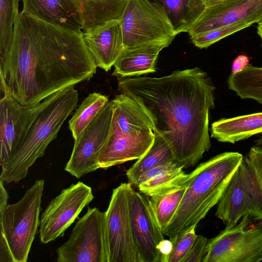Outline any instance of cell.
Returning <instances> with one entry per match:
<instances>
[{
	"mask_svg": "<svg viewBox=\"0 0 262 262\" xmlns=\"http://www.w3.org/2000/svg\"><path fill=\"white\" fill-rule=\"evenodd\" d=\"M0 262H14L10 248L4 235L0 233Z\"/></svg>",
	"mask_w": 262,
	"mask_h": 262,
	"instance_id": "32",
	"label": "cell"
},
{
	"mask_svg": "<svg viewBox=\"0 0 262 262\" xmlns=\"http://www.w3.org/2000/svg\"><path fill=\"white\" fill-rule=\"evenodd\" d=\"M250 26L246 24L229 25L211 30L190 37L192 42L200 49L206 48L223 38Z\"/></svg>",
	"mask_w": 262,
	"mask_h": 262,
	"instance_id": "29",
	"label": "cell"
},
{
	"mask_svg": "<svg viewBox=\"0 0 262 262\" xmlns=\"http://www.w3.org/2000/svg\"><path fill=\"white\" fill-rule=\"evenodd\" d=\"M111 101L112 124L99 157L102 169L140 159L152 146L155 136L151 119L133 98L121 93Z\"/></svg>",
	"mask_w": 262,
	"mask_h": 262,
	"instance_id": "5",
	"label": "cell"
},
{
	"mask_svg": "<svg viewBox=\"0 0 262 262\" xmlns=\"http://www.w3.org/2000/svg\"><path fill=\"white\" fill-rule=\"evenodd\" d=\"M162 5L177 33H188L206 9L203 0H154Z\"/></svg>",
	"mask_w": 262,
	"mask_h": 262,
	"instance_id": "23",
	"label": "cell"
},
{
	"mask_svg": "<svg viewBox=\"0 0 262 262\" xmlns=\"http://www.w3.org/2000/svg\"><path fill=\"white\" fill-rule=\"evenodd\" d=\"M262 133V112L222 118L211 127V137L219 142L234 144Z\"/></svg>",
	"mask_w": 262,
	"mask_h": 262,
	"instance_id": "20",
	"label": "cell"
},
{
	"mask_svg": "<svg viewBox=\"0 0 262 262\" xmlns=\"http://www.w3.org/2000/svg\"><path fill=\"white\" fill-rule=\"evenodd\" d=\"M56 252L58 262H109L105 212L88 208Z\"/></svg>",
	"mask_w": 262,
	"mask_h": 262,
	"instance_id": "8",
	"label": "cell"
},
{
	"mask_svg": "<svg viewBox=\"0 0 262 262\" xmlns=\"http://www.w3.org/2000/svg\"><path fill=\"white\" fill-rule=\"evenodd\" d=\"M174 38L149 41L124 49L114 64L113 75L124 78L155 72L160 52Z\"/></svg>",
	"mask_w": 262,
	"mask_h": 262,
	"instance_id": "18",
	"label": "cell"
},
{
	"mask_svg": "<svg viewBox=\"0 0 262 262\" xmlns=\"http://www.w3.org/2000/svg\"><path fill=\"white\" fill-rule=\"evenodd\" d=\"M243 158L238 152H224L201 163L188 174L185 193L163 234L171 239L195 228L217 204Z\"/></svg>",
	"mask_w": 262,
	"mask_h": 262,
	"instance_id": "4",
	"label": "cell"
},
{
	"mask_svg": "<svg viewBox=\"0 0 262 262\" xmlns=\"http://www.w3.org/2000/svg\"><path fill=\"white\" fill-rule=\"evenodd\" d=\"M261 136L255 140L256 145L262 146V133L260 134Z\"/></svg>",
	"mask_w": 262,
	"mask_h": 262,
	"instance_id": "38",
	"label": "cell"
},
{
	"mask_svg": "<svg viewBox=\"0 0 262 262\" xmlns=\"http://www.w3.org/2000/svg\"><path fill=\"white\" fill-rule=\"evenodd\" d=\"M113 115L111 101L74 140L71 156L64 168L66 171L79 179L100 168L99 157L110 133Z\"/></svg>",
	"mask_w": 262,
	"mask_h": 262,
	"instance_id": "13",
	"label": "cell"
},
{
	"mask_svg": "<svg viewBox=\"0 0 262 262\" xmlns=\"http://www.w3.org/2000/svg\"><path fill=\"white\" fill-rule=\"evenodd\" d=\"M128 203L133 236L143 262H161L158 246L164 239V234L157 224L149 199L132 187Z\"/></svg>",
	"mask_w": 262,
	"mask_h": 262,
	"instance_id": "14",
	"label": "cell"
},
{
	"mask_svg": "<svg viewBox=\"0 0 262 262\" xmlns=\"http://www.w3.org/2000/svg\"><path fill=\"white\" fill-rule=\"evenodd\" d=\"M249 64V58L246 54H241L237 56L233 61L231 73L234 74Z\"/></svg>",
	"mask_w": 262,
	"mask_h": 262,
	"instance_id": "33",
	"label": "cell"
},
{
	"mask_svg": "<svg viewBox=\"0 0 262 262\" xmlns=\"http://www.w3.org/2000/svg\"><path fill=\"white\" fill-rule=\"evenodd\" d=\"M208 239L198 235L193 245L182 262H203L206 255Z\"/></svg>",
	"mask_w": 262,
	"mask_h": 262,
	"instance_id": "31",
	"label": "cell"
},
{
	"mask_svg": "<svg viewBox=\"0 0 262 262\" xmlns=\"http://www.w3.org/2000/svg\"><path fill=\"white\" fill-rule=\"evenodd\" d=\"M79 8L84 30L107 20L119 18L127 0H75Z\"/></svg>",
	"mask_w": 262,
	"mask_h": 262,
	"instance_id": "22",
	"label": "cell"
},
{
	"mask_svg": "<svg viewBox=\"0 0 262 262\" xmlns=\"http://www.w3.org/2000/svg\"><path fill=\"white\" fill-rule=\"evenodd\" d=\"M118 80V91L143 108L174 162L183 168L196 164L211 147L209 113L215 107V87L207 73L196 67L159 78Z\"/></svg>",
	"mask_w": 262,
	"mask_h": 262,
	"instance_id": "2",
	"label": "cell"
},
{
	"mask_svg": "<svg viewBox=\"0 0 262 262\" xmlns=\"http://www.w3.org/2000/svg\"><path fill=\"white\" fill-rule=\"evenodd\" d=\"M195 229V228H193L170 239L172 247L167 262H182L198 236Z\"/></svg>",
	"mask_w": 262,
	"mask_h": 262,
	"instance_id": "30",
	"label": "cell"
},
{
	"mask_svg": "<svg viewBox=\"0 0 262 262\" xmlns=\"http://www.w3.org/2000/svg\"><path fill=\"white\" fill-rule=\"evenodd\" d=\"M172 245L170 240L164 239L158 246L161 256V262H167L169 253L172 250Z\"/></svg>",
	"mask_w": 262,
	"mask_h": 262,
	"instance_id": "34",
	"label": "cell"
},
{
	"mask_svg": "<svg viewBox=\"0 0 262 262\" xmlns=\"http://www.w3.org/2000/svg\"><path fill=\"white\" fill-rule=\"evenodd\" d=\"M45 180H37L17 202L0 209L1 233L14 262H26L40 224Z\"/></svg>",
	"mask_w": 262,
	"mask_h": 262,
	"instance_id": "7",
	"label": "cell"
},
{
	"mask_svg": "<svg viewBox=\"0 0 262 262\" xmlns=\"http://www.w3.org/2000/svg\"><path fill=\"white\" fill-rule=\"evenodd\" d=\"M2 93L0 100V164L16 149L34 111V106L23 105L8 93Z\"/></svg>",
	"mask_w": 262,
	"mask_h": 262,
	"instance_id": "17",
	"label": "cell"
},
{
	"mask_svg": "<svg viewBox=\"0 0 262 262\" xmlns=\"http://www.w3.org/2000/svg\"><path fill=\"white\" fill-rule=\"evenodd\" d=\"M132 187L122 183L114 189L105 211L109 262H143L131 226L128 199Z\"/></svg>",
	"mask_w": 262,
	"mask_h": 262,
	"instance_id": "11",
	"label": "cell"
},
{
	"mask_svg": "<svg viewBox=\"0 0 262 262\" xmlns=\"http://www.w3.org/2000/svg\"><path fill=\"white\" fill-rule=\"evenodd\" d=\"M4 182L0 181V209H3L8 205V194L4 187Z\"/></svg>",
	"mask_w": 262,
	"mask_h": 262,
	"instance_id": "35",
	"label": "cell"
},
{
	"mask_svg": "<svg viewBox=\"0 0 262 262\" xmlns=\"http://www.w3.org/2000/svg\"><path fill=\"white\" fill-rule=\"evenodd\" d=\"M186 187L187 179L177 186L150 196V205L162 233L176 212Z\"/></svg>",
	"mask_w": 262,
	"mask_h": 262,
	"instance_id": "26",
	"label": "cell"
},
{
	"mask_svg": "<svg viewBox=\"0 0 262 262\" xmlns=\"http://www.w3.org/2000/svg\"><path fill=\"white\" fill-rule=\"evenodd\" d=\"M121 23L124 49L174 38L177 34L164 7L150 0H127Z\"/></svg>",
	"mask_w": 262,
	"mask_h": 262,
	"instance_id": "9",
	"label": "cell"
},
{
	"mask_svg": "<svg viewBox=\"0 0 262 262\" xmlns=\"http://www.w3.org/2000/svg\"><path fill=\"white\" fill-rule=\"evenodd\" d=\"M251 221L244 216L209 239L203 262L262 261V224L247 229Z\"/></svg>",
	"mask_w": 262,
	"mask_h": 262,
	"instance_id": "10",
	"label": "cell"
},
{
	"mask_svg": "<svg viewBox=\"0 0 262 262\" xmlns=\"http://www.w3.org/2000/svg\"><path fill=\"white\" fill-rule=\"evenodd\" d=\"M21 12L34 15L64 28L83 31L84 25L75 0H21Z\"/></svg>",
	"mask_w": 262,
	"mask_h": 262,
	"instance_id": "19",
	"label": "cell"
},
{
	"mask_svg": "<svg viewBox=\"0 0 262 262\" xmlns=\"http://www.w3.org/2000/svg\"><path fill=\"white\" fill-rule=\"evenodd\" d=\"M206 7H211L223 3L228 0H203Z\"/></svg>",
	"mask_w": 262,
	"mask_h": 262,
	"instance_id": "36",
	"label": "cell"
},
{
	"mask_svg": "<svg viewBox=\"0 0 262 262\" xmlns=\"http://www.w3.org/2000/svg\"><path fill=\"white\" fill-rule=\"evenodd\" d=\"M261 19L262 0H228L206 7L188 33L192 37L229 25L246 24L251 26Z\"/></svg>",
	"mask_w": 262,
	"mask_h": 262,
	"instance_id": "15",
	"label": "cell"
},
{
	"mask_svg": "<svg viewBox=\"0 0 262 262\" xmlns=\"http://www.w3.org/2000/svg\"><path fill=\"white\" fill-rule=\"evenodd\" d=\"M246 215L262 223V147L258 145L243 156L215 213L229 227Z\"/></svg>",
	"mask_w": 262,
	"mask_h": 262,
	"instance_id": "6",
	"label": "cell"
},
{
	"mask_svg": "<svg viewBox=\"0 0 262 262\" xmlns=\"http://www.w3.org/2000/svg\"><path fill=\"white\" fill-rule=\"evenodd\" d=\"M227 84L242 99H252L262 104V67L246 66L240 71L230 74Z\"/></svg>",
	"mask_w": 262,
	"mask_h": 262,
	"instance_id": "25",
	"label": "cell"
},
{
	"mask_svg": "<svg viewBox=\"0 0 262 262\" xmlns=\"http://www.w3.org/2000/svg\"><path fill=\"white\" fill-rule=\"evenodd\" d=\"M108 102V97L99 93L89 94L69 121V128L77 140L100 111Z\"/></svg>",
	"mask_w": 262,
	"mask_h": 262,
	"instance_id": "27",
	"label": "cell"
},
{
	"mask_svg": "<svg viewBox=\"0 0 262 262\" xmlns=\"http://www.w3.org/2000/svg\"><path fill=\"white\" fill-rule=\"evenodd\" d=\"M82 31L19 12L9 47L0 53L1 91L34 106L50 95L96 73Z\"/></svg>",
	"mask_w": 262,
	"mask_h": 262,
	"instance_id": "1",
	"label": "cell"
},
{
	"mask_svg": "<svg viewBox=\"0 0 262 262\" xmlns=\"http://www.w3.org/2000/svg\"><path fill=\"white\" fill-rule=\"evenodd\" d=\"M183 167L175 162L155 167L139 179L137 187L145 195L151 196L183 183L187 178Z\"/></svg>",
	"mask_w": 262,
	"mask_h": 262,
	"instance_id": "21",
	"label": "cell"
},
{
	"mask_svg": "<svg viewBox=\"0 0 262 262\" xmlns=\"http://www.w3.org/2000/svg\"><path fill=\"white\" fill-rule=\"evenodd\" d=\"M82 32L85 44L97 68L106 72L110 70L124 49L120 20H107Z\"/></svg>",
	"mask_w": 262,
	"mask_h": 262,
	"instance_id": "16",
	"label": "cell"
},
{
	"mask_svg": "<svg viewBox=\"0 0 262 262\" xmlns=\"http://www.w3.org/2000/svg\"><path fill=\"white\" fill-rule=\"evenodd\" d=\"M94 198L91 187L82 182L63 189L52 199L41 215V242L47 244L62 236Z\"/></svg>",
	"mask_w": 262,
	"mask_h": 262,
	"instance_id": "12",
	"label": "cell"
},
{
	"mask_svg": "<svg viewBox=\"0 0 262 262\" xmlns=\"http://www.w3.org/2000/svg\"><path fill=\"white\" fill-rule=\"evenodd\" d=\"M20 0H0V52L10 46Z\"/></svg>",
	"mask_w": 262,
	"mask_h": 262,
	"instance_id": "28",
	"label": "cell"
},
{
	"mask_svg": "<svg viewBox=\"0 0 262 262\" xmlns=\"http://www.w3.org/2000/svg\"><path fill=\"white\" fill-rule=\"evenodd\" d=\"M78 102V91L72 86L50 95L34 106L31 119L16 149L0 164V181L10 183L26 178L30 167L45 155L48 145L57 138Z\"/></svg>",
	"mask_w": 262,
	"mask_h": 262,
	"instance_id": "3",
	"label": "cell"
},
{
	"mask_svg": "<svg viewBox=\"0 0 262 262\" xmlns=\"http://www.w3.org/2000/svg\"><path fill=\"white\" fill-rule=\"evenodd\" d=\"M155 133V139L152 146L126 171L128 183L132 185L137 186L140 178L149 169L159 165L174 162L172 152L168 144L160 135Z\"/></svg>",
	"mask_w": 262,
	"mask_h": 262,
	"instance_id": "24",
	"label": "cell"
},
{
	"mask_svg": "<svg viewBox=\"0 0 262 262\" xmlns=\"http://www.w3.org/2000/svg\"><path fill=\"white\" fill-rule=\"evenodd\" d=\"M257 27V33L259 36L262 41V19L260 20L258 23Z\"/></svg>",
	"mask_w": 262,
	"mask_h": 262,
	"instance_id": "37",
	"label": "cell"
}]
</instances>
